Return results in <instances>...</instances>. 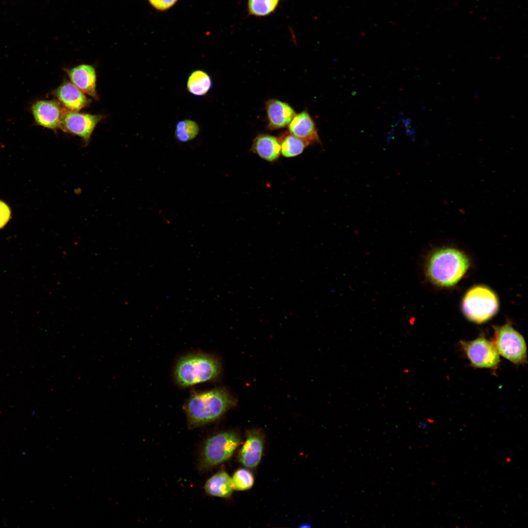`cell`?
Listing matches in <instances>:
<instances>
[{
	"instance_id": "1",
	"label": "cell",
	"mask_w": 528,
	"mask_h": 528,
	"mask_svg": "<svg viewBox=\"0 0 528 528\" xmlns=\"http://www.w3.org/2000/svg\"><path fill=\"white\" fill-rule=\"evenodd\" d=\"M237 403V399L230 391L218 387L192 393L183 408L188 426L193 429L218 420Z\"/></svg>"
},
{
	"instance_id": "2",
	"label": "cell",
	"mask_w": 528,
	"mask_h": 528,
	"mask_svg": "<svg viewBox=\"0 0 528 528\" xmlns=\"http://www.w3.org/2000/svg\"><path fill=\"white\" fill-rule=\"evenodd\" d=\"M469 266L468 257L455 248H445L434 251L426 264L427 277L434 284L450 286L457 283Z\"/></svg>"
},
{
	"instance_id": "3",
	"label": "cell",
	"mask_w": 528,
	"mask_h": 528,
	"mask_svg": "<svg viewBox=\"0 0 528 528\" xmlns=\"http://www.w3.org/2000/svg\"><path fill=\"white\" fill-rule=\"evenodd\" d=\"M220 360L210 354L196 352L185 355L176 362L174 376L176 383L182 387L210 381L220 374Z\"/></svg>"
},
{
	"instance_id": "4",
	"label": "cell",
	"mask_w": 528,
	"mask_h": 528,
	"mask_svg": "<svg viewBox=\"0 0 528 528\" xmlns=\"http://www.w3.org/2000/svg\"><path fill=\"white\" fill-rule=\"evenodd\" d=\"M499 308L498 298L488 287L483 286L472 287L465 294L462 310L469 320L484 323L492 317Z\"/></svg>"
},
{
	"instance_id": "5",
	"label": "cell",
	"mask_w": 528,
	"mask_h": 528,
	"mask_svg": "<svg viewBox=\"0 0 528 528\" xmlns=\"http://www.w3.org/2000/svg\"><path fill=\"white\" fill-rule=\"evenodd\" d=\"M240 442L233 431H222L209 437L205 442L200 457V467L209 469L228 460Z\"/></svg>"
},
{
	"instance_id": "6",
	"label": "cell",
	"mask_w": 528,
	"mask_h": 528,
	"mask_svg": "<svg viewBox=\"0 0 528 528\" xmlns=\"http://www.w3.org/2000/svg\"><path fill=\"white\" fill-rule=\"evenodd\" d=\"M492 341L499 353L516 365L527 362V351L523 336L509 322L501 326H494Z\"/></svg>"
},
{
	"instance_id": "7",
	"label": "cell",
	"mask_w": 528,
	"mask_h": 528,
	"mask_svg": "<svg viewBox=\"0 0 528 528\" xmlns=\"http://www.w3.org/2000/svg\"><path fill=\"white\" fill-rule=\"evenodd\" d=\"M462 348L470 363L475 367L496 369L500 360L493 342L484 336L472 341H461Z\"/></svg>"
},
{
	"instance_id": "8",
	"label": "cell",
	"mask_w": 528,
	"mask_h": 528,
	"mask_svg": "<svg viewBox=\"0 0 528 528\" xmlns=\"http://www.w3.org/2000/svg\"><path fill=\"white\" fill-rule=\"evenodd\" d=\"M101 115L79 113L77 111L65 110L60 122L59 128L65 132L81 137L87 144L96 125L101 120Z\"/></svg>"
},
{
	"instance_id": "9",
	"label": "cell",
	"mask_w": 528,
	"mask_h": 528,
	"mask_svg": "<svg viewBox=\"0 0 528 528\" xmlns=\"http://www.w3.org/2000/svg\"><path fill=\"white\" fill-rule=\"evenodd\" d=\"M31 110L36 123L44 128L56 130L59 128L63 110L59 103L53 100H40L32 106Z\"/></svg>"
},
{
	"instance_id": "10",
	"label": "cell",
	"mask_w": 528,
	"mask_h": 528,
	"mask_svg": "<svg viewBox=\"0 0 528 528\" xmlns=\"http://www.w3.org/2000/svg\"><path fill=\"white\" fill-rule=\"evenodd\" d=\"M264 437L261 432L253 429L248 432L239 454L240 462L246 467L253 468L260 463L264 450Z\"/></svg>"
},
{
	"instance_id": "11",
	"label": "cell",
	"mask_w": 528,
	"mask_h": 528,
	"mask_svg": "<svg viewBox=\"0 0 528 528\" xmlns=\"http://www.w3.org/2000/svg\"><path fill=\"white\" fill-rule=\"evenodd\" d=\"M66 72L72 83L80 90L95 98H97L96 71L92 66L82 64L67 69Z\"/></svg>"
},
{
	"instance_id": "12",
	"label": "cell",
	"mask_w": 528,
	"mask_h": 528,
	"mask_svg": "<svg viewBox=\"0 0 528 528\" xmlns=\"http://www.w3.org/2000/svg\"><path fill=\"white\" fill-rule=\"evenodd\" d=\"M54 94L68 110L78 111L89 103L83 92L73 83H64L54 91Z\"/></svg>"
},
{
	"instance_id": "13",
	"label": "cell",
	"mask_w": 528,
	"mask_h": 528,
	"mask_svg": "<svg viewBox=\"0 0 528 528\" xmlns=\"http://www.w3.org/2000/svg\"><path fill=\"white\" fill-rule=\"evenodd\" d=\"M291 134L308 144L319 142L315 125L308 113L304 111L296 114L288 124Z\"/></svg>"
},
{
	"instance_id": "14",
	"label": "cell",
	"mask_w": 528,
	"mask_h": 528,
	"mask_svg": "<svg viewBox=\"0 0 528 528\" xmlns=\"http://www.w3.org/2000/svg\"><path fill=\"white\" fill-rule=\"evenodd\" d=\"M266 110L268 126L271 129L285 127L296 115L294 110L288 104L276 99L268 100Z\"/></svg>"
},
{
	"instance_id": "15",
	"label": "cell",
	"mask_w": 528,
	"mask_h": 528,
	"mask_svg": "<svg viewBox=\"0 0 528 528\" xmlns=\"http://www.w3.org/2000/svg\"><path fill=\"white\" fill-rule=\"evenodd\" d=\"M204 488L207 494L223 498L229 497L234 490L232 478L224 471H219L210 477Z\"/></svg>"
},
{
	"instance_id": "16",
	"label": "cell",
	"mask_w": 528,
	"mask_h": 528,
	"mask_svg": "<svg viewBox=\"0 0 528 528\" xmlns=\"http://www.w3.org/2000/svg\"><path fill=\"white\" fill-rule=\"evenodd\" d=\"M252 150L263 159L274 161L277 160L281 154L280 142L275 136L261 134L257 136L253 141Z\"/></svg>"
},
{
	"instance_id": "17",
	"label": "cell",
	"mask_w": 528,
	"mask_h": 528,
	"mask_svg": "<svg viewBox=\"0 0 528 528\" xmlns=\"http://www.w3.org/2000/svg\"><path fill=\"white\" fill-rule=\"evenodd\" d=\"M212 81L205 72L198 70L193 72L188 78L187 89L192 94L197 96L205 94L210 89Z\"/></svg>"
},
{
	"instance_id": "18",
	"label": "cell",
	"mask_w": 528,
	"mask_h": 528,
	"mask_svg": "<svg viewBox=\"0 0 528 528\" xmlns=\"http://www.w3.org/2000/svg\"><path fill=\"white\" fill-rule=\"evenodd\" d=\"M281 0H248L247 9L251 16L262 17L273 13Z\"/></svg>"
},
{
	"instance_id": "19",
	"label": "cell",
	"mask_w": 528,
	"mask_h": 528,
	"mask_svg": "<svg viewBox=\"0 0 528 528\" xmlns=\"http://www.w3.org/2000/svg\"><path fill=\"white\" fill-rule=\"evenodd\" d=\"M308 145L301 139L290 133L286 136L280 143L281 153L286 157H292L301 154Z\"/></svg>"
},
{
	"instance_id": "20",
	"label": "cell",
	"mask_w": 528,
	"mask_h": 528,
	"mask_svg": "<svg viewBox=\"0 0 528 528\" xmlns=\"http://www.w3.org/2000/svg\"><path fill=\"white\" fill-rule=\"evenodd\" d=\"M199 130L198 125L196 122L184 120L177 123L175 135L178 140L185 142L194 139L198 134Z\"/></svg>"
},
{
	"instance_id": "21",
	"label": "cell",
	"mask_w": 528,
	"mask_h": 528,
	"mask_svg": "<svg viewBox=\"0 0 528 528\" xmlns=\"http://www.w3.org/2000/svg\"><path fill=\"white\" fill-rule=\"evenodd\" d=\"M232 481L234 489L243 491L249 489L253 486L254 482L252 473L245 468H239L233 474Z\"/></svg>"
},
{
	"instance_id": "22",
	"label": "cell",
	"mask_w": 528,
	"mask_h": 528,
	"mask_svg": "<svg viewBox=\"0 0 528 528\" xmlns=\"http://www.w3.org/2000/svg\"><path fill=\"white\" fill-rule=\"evenodd\" d=\"M11 218V210L4 202L0 200V229L2 228Z\"/></svg>"
},
{
	"instance_id": "23",
	"label": "cell",
	"mask_w": 528,
	"mask_h": 528,
	"mask_svg": "<svg viewBox=\"0 0 528 528\" xmlns=\"http://www.w3.org/2000/svg\"><path fill=\"white\" fill-rule=\"evenodd\" d=\"M150 3L157 10H165L172 7L177 0H149Z\"/></svg>"
}]
</instances>
